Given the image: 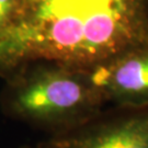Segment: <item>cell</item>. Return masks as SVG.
<instances>
[{
    "label": "cell",
    "mask_w": 148,
    "mask_h": 148,
    "mask_svg": "<svg viewBox=\"0 0 148 148\" xmlns=\"http://www.w3.org/2000/svg\"><path fill=\"white\" fill-rule=\"evenodd\" d=\"M16 0H0V29L10 19L12 12L14 10Z\"/></svg>",
    "instance_id": "obj_5"
},
{
    "label": "cell",
    "mask_w": 148,
    "mask_h": 148,
    "mask_svg": "<svg viewBox=\"0 0 148 148\" xmlns=\"http://www.w3.org/2000/svg\"><path fill=\"white\" fill-rule=\"evenodd\" d=\"M89 75L106 104L119 109L148 108V46L121 54Z\"/></svg>",
    "instance_id": "obj_4"
},
{
    "label": "cell",
    "mask_w": 148,
    "mask_h": 148,
    "mask_svg": "<svg viewBox=\"0 0 148 148\" xmlns=\"http://www.w3.org/2000/svg\"><path fill=\"white\" fill-rule=\"evenodd\" d=\"M21 148H32V147H21ZM37 148H43L42 146H40V147H37Z\"/></svg>",
    "instance_id": "obj_6"
},
{
    "label": "cell",
    "mask_w": 148,
    "mask_h": 148,
    "mask_svg": "<svg viewBox=\"0 0 148 148\" xmlns=\"http://www.w3.org/2000/svg\"><path fill=\"white\" fill-rule=\"evenodd\" d=\"M43 148H148V108L103 111L68 132L53 135Z\"/></svg>",
    "instance_id": "obj_3"
},
{
    "label": "cell",
    "mask_w": 148,
    "mask_h": 148,
    "mask_svg": "<svg viewBox=\"0 0 148 148\" xmlns=\"http://www.w3.org/2000/svg\"><path fill=\"white\" fill-rule=\"evenodd\" d=\"M106 104L89 73L57 65L16 77L5 99L13 116L49 128L54 135L91 121Z\"/></svg>",
    "instance_id": "obj_2"
},
{
    "label": "cell",
    "mask_w": 148,
    "mask_h": 148,
    "mask_svg": "<svg viewBox=\"0 0 148 148\" xmlns=\"http://www.w3.org/2000/svg\"><path fill=\"white\" fill-rule=\"evenodd\" d=\"M148 46V0H16L0 29V73L45 60L91 73Z\"/></svg>",
    "instance_id": "obj_1"
}]
</instances>
